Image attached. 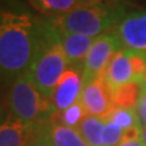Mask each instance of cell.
Returning <instances> with one entry per match:
<instances>
[{"instance_id": "obj_1", "label": "cell", "mask_w": 146, "mask_h": 146, "mask_svg": "<svg viewBox=\"0 0 146 146\" xmlns=\"http://www.w3.org/2000/svg\"><path fill=\"white\" fill-rule=\"evenodd\" d=\"M45 21L21 9H0V80L28 74L43 43Z\"/></svg>"}, {"instance_id": "obj_2", "label": "cell", "mask_w": 146, "mask_h": 146, "mask_svg": "<svg viewBox=\"0 0 146 146\" xmlns=\"http://www.w3.org/2000/svg\"><path fill=\"white\" fill-rule=\"evenodd\" d=\"M124 0H93L72 11L46 20L54 28L96 38L117 28L128 15Z\"/></svg>"}, {"instance_id": "obj_3", "label": "cell", "mask_w": 146, "mask_h": 146, "mask_svg": "<svg viewBox=\"0 0 146 146\" xmlns=\"http://www.w3.org/2000/svg\"><path fill=\"white\" fill-rule=\"evenodd\" d=\"M44 21L43 43L28 74L40 93L51 100L58 82L70 65L56 31L46 20Z\"/></svg>"}, {"instance_id": "obj_4", "label": "cell", "mask_w": 146, "mask_h": 146, "mask_svg": "<svg viewBox=\"0 0 146 146\" xmlns=\"http://www.w3.org/2000/svg\"><path fill=\"white\" fill-rule=\"evenodd\" d=\"M6 106L12 116L31 125L48 119L54 113L51 100L38 90L29 74L20 77L10 85Z\"/></svg>"}, {"instance_id": "obj_5", "label": "cell", "mask_w": 146, "mask_h": 146, "mask_svg": "<svg viewBox=\"0 0 146 146\" xmlns=\"http://www.w3.org/2000/svg\"><path fill=\"white\" fill-rule=\"evenodd\" d=\"M121 49H123V45L116 29L96 36L83 65L84 84L104 76L112 57Z\"/></svg>"}, {"instance_id": "obj_6", "label": "cell", "mask_w": 146, "mask_h": 146, "mask_svg": "<svg viewBox=\"0 0 146 146\" xmlns=\"http://www.w3.org/2000/svg\"><path fill=\"white\" fill-rule=\"evenodd\" d=\"M79 101L89 116L102 118L105 121L115 110L113 89L105 80L104 76L84 84Z\"/></svg>"}, {"instance_id": "obj_7", "label": "cell", "mask_w": 146, "mask_h": 146, "mask_svg": "<svg viewBox=\"0 0 146 146\" xmlns=\"http://www.w3.org/2000/svg\"><path fill=\"white\" fill-rule=\"evenodd\" d=\"M123 48L146 56V11H130L117 26Z\"/></svg>"}, {"instance_id": "obj_8", "label": "cell", "mask_w": 146, "mask_h": 146, "mask_svg": "<svg viewBox=\"0 0 146 146\" xmlns=\"http://www.w3.org/2000/svg\"><path fill=\"white\" fill-rule=\"evenodd\" d=\"M83 86V67L70 66L52 94L51 104L54 112H62L78 101Z\"/></svg>"}, {"instance_id": "obj_9", "label": "cell", "mask_w": 146, "mask_h": 146, "mask_svg": "<svg viewBox=\"0 0 146 146\" xmlns=\"http://www.w3.org/2000/svg\"><path fill=\"white\" fill-rule=\"evenodd\" d=\"M55 31L58 35L63 52L67 57L68 65L83 67L91 45L95 42V38L83 34L67 33V32L58 31L56 28H55Z\"/></svg>"}, {"instance_id": "obj_10", "label": "cell", "mask_w": 146, "mask_h": 146, "mask_svg": "<svg viewBox=\"0 0 146 146\" xmlns=\"http://www.w3.org/2000/svg\"><path fill=\"white\" fill-rule=\"evenodd\" d=\"M104 78L112 89L123 85L129 82H133V72L129 60V51L123 48L112 57L108 63L106 71L104 73Z\"/></svg>"}, {"instance_id": "obj_11", "label": "cell", "mask_w": 146, "mask_h": 146, "mask_svg": "<svg viewBox=\"0 0 146 146\" xmlns=\"http://www.w3.org/2000/svg\"><path fill=\"white\" fill-rule=\"evenodd\" d=\"M33 127L9 112L5 122L0 125V146H26Z\"/></svg>"}, {"instance_id": "obj_12", "label": "cell", "mask_w": 146, "mask_h": 146, "mask_svg": "<svg viewBox=\"0 0 146 146\" xmlns=\"http://www.w3.org/2000/svg\"><path fill=\"white\" fill-rule=\"evenodd\" d=\"M90 1L93 0H27L36 11L48 17L62 15Z\"/></svg>"}, {"instance_id": "obj_13", "label": "cell", "mask_w": 146, "mask_h": 146, "mask_svg": "<svg viewBox=\"0 0 146 146\" xmlns=\"http://www.w3.org/2000/svg\"><path fill=\"white\" fill-rule=\"evenodd\" d=\"M50 135L54 146H89L82 138L79 131L74 128H70L58 123L52 115L49 117Z\"/></svg>"}, {"instance_id": "obj_14", "label": "cell", "mask_w": 146, "mask_h": 146, "mask_svg": "<svg viewBox=\"0 0 146 146\" xmlns=\"http://www.w3.org/2000/svg\"><path fill=\"white\" fill-rule=\"evenodd\" d=\"M143 85L129 82L113 89V105L115 108L135 110L138 106Z\"/></svg>"}, {"instance_id": "obj_15", "label": "cell", "mask_w": 146, "mask_h": 146, "mask_svg": "<svg viewBox=\"0 0 146 146\" xmlns=\"http://www.w3.org/2000/svg\"><path fill=\"white\" fill-rule=\"evenodd\" d=\"M106 121L99 117L86 116L80 125L77 128L86 144L89 146H104L102 144V131Z\"/></svg>"}, {"instance_id": "obj_16", "label": "cell", "mask_w": 146, "mask_h": 146, "mask_svg": "<svg viewBox=\"0 0 146 146\" xmlns=\"http://www.w3.org/2000/svg\"><path fill=\"white\" fill-rule=\"evenodd\" d=\"M86 116H88V113H86L84 106L82 105L79 100L73 104L72 106L66 108L65 111L52 113V117L58 123L70 128H74V129H77L80 125V123L84 121Z\"/></svg>"}, {"instance_id": "obj_17", "label": "cell", "mask_w": 146, "mask_h": 146, "mask_svg": "<svg viewBox=\"0 0 146 146\" xmlns=\"http://www.w3.org/2000/svg\"><path fill=\"white\" fill-rule=\"evenodd\" d=\"M106 122L115 123V124L121 127L124 130L131 129L134 127H140L138 115H136V110L115 108L111 112V115L106 118Z\"/></svg>"}, {"instance_id": "obj_18", "label": "cell", "mask_w": 146, "mask_h": 146, "mask_svg": "<svg viewBox=\"0 0 146 146\" xmlns=\"http://www.w3.org/2000/svg\"><path fill=\"white\" fill-rule=\"evenodd\" d=\"M26 146H54L51 135H50L49 118L33 127V130Z\"/></svg>"}, {"instance_id": "obj_19", "label": "cell", "mask_w": 146, "mask_h": 146, "mask_svg": "<svg viewBox=\"0 0 146 146\" xmlns=\"http://www.w3.org/2000/svg\"><path fill=\"white\" fill-rule=\"evenodd\" d=\"M129 51V60L133 72V82L143 85L146 83V56L134 51Z\"/></svg>"}, {"instance_id": "obj_20", "label": "cell", "mask_w": 146, "mask_h": 146, "mask_svg": "<svg viewBox=\"0 0 146 146\" xmlns=\"http://www.w3.org/2000/svg\"><path fill=\"white\" fill-rule=\"evenodd\" d=\"M123 139H124V129H122L115 123L106 122L102 131L104 146H118Z\"/></svg>"}, {"instance_id": "obj_21", "label": "cell", "mask_w": 146, "mask_h": 146, "mask_svg": "<svg viewBox=\"0 0 146 146\" xmlns=\"http://www.w3.org/2000/svg\"><path fill=\"white\" fill-rule=\"evenodd\" d=\"M136 115H138V119H139V125L140 128L146 127V90L143 89L136 106Z\"/></svg>"}, {"instance_id": "obj_22", "label": "cell", "mask_w": 146, "mask_h": 146, "mask_svg": "<svg viewBox=\"0 0 146 146\" xmlns=\"http://www.w3.org/2000/svg\"><path fill=\"white\" fill-rule=\"evenodd\" d=\"M7 116H9V108H7V106H5V104H3L1 101H0V125L5 122Z\"/></svg>"}, {"instance_id": "obj_23", "label": "cell", "mask_w": 146, "mask_h": 146, "mask_svg": "<svg viewBox=\"0 0 146 146\" xmlns=\"http://www.w3.org/2000/svg\"><path fill=\"white\" fill-rule=\"evenodd\" d=\"M118 146H145L141 139H133V140H123Z\"/></svg>"}, {"instance_id": "obj_24", "label": "cell", "mask_w": 146, "mask_h": 146, "mask_svg": "<svg viewBox=\"0 0 146 146\" xmlns=\"http://www.w3.org/2000/svg\"><path fill=\"white\" fill-rule=\"evenodd\" d=\"M140 139L144 143V145L146 146V127L140 128Z\"/></svg>"}, {"instance_id": "obj_25", "label": "cell", "mask_w": 146, "mask_h": 146, "mask_svg": "<svg viewBox=\"0 0 146 146\" xmlns=\"http://www.w3.org/2000/svg\"><path fill=\"white\" fill-rule=\"evenodd\" d=\"M143 89H144V90H146V83L144 84V86H143Z\"/></svg>"}]
</instances>
